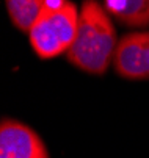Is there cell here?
<instances>
[{"instance_id":"1","label":"cell","mask_w":149,"mask_h":158,"mask_svg":"<svg viewBox=\"0 0 149 158\" xmlns=\"http://www.w3.org/2000/svg\"><path fill=\"white\" fill-rule=\"evenodd\" d=\"M118 46L113 22L97 0H83L77 35L66 52L71 64L88 74L100 75L109 69Z\"/></svg>"},{"instance_id":"2","label":"cell","mask_w":149,"mask_h":158,"mask_svg":"<svg viewBox=\"0 0 149 158\" xmlns=\"http://www.w3.org/2000/svg\"><path fill=\"white\" fill-rule=\"evenodd\" d=\"M77 6L69 0H49L28 31L32 49L42 60L69 50L77 35Z\"/></svg>"},{"instance_id":"3","label":"cell","mask_w":149,"mask_h":158,"mask_svg":"<svg viewBox=\"0 0 149 158\" xmlns=\"http://www.w3.org/2000/svg\"><path fill=\"white\" fill-rule=\"evenodd\" d=\"M113 67L126 80H149V31H132L118 41Z\"/></svg>"},{"instance_id":"4","label":"cell","mask_w":149,"mask_h":158,"mask_svg":"<svg viewBox=\"0 0 149 158\" xmlns=\"http://www.w3.org/2000/svg\"><path fill=\"white\" fill-rule=\"evenodd\" d=\"M0 158H49V152L33 128L5 118L0 125Z\"/></svg>"},{"instance_id":"5","label":"cell","mask_w":149,"mask_h":158,"mask_svg":"<svg viewBox=\"0 0 149 158\" xmlns=\"http://www.w3.org/2000/svg\"><path fill=\"white\" fill-rule=\"evenodd\" d=\"M104 3L105 10L127 27L149 25V0H104Z\"/></svg>"},{"instance_id":"6","label":"cell","mask_w":149,"mask_h":158,"mask_svg":"<svg viewBox=\"0 0 149 158\" xmlns=\"http://www.w3.org/2000/svg\"><path fill=\"white\" fill-rule=\"evenodd\" d=\"M47 2L49 0H5L11 22L17 30L24 33L30 31Z\"/></svg>"}]
</instances>
